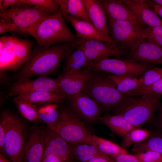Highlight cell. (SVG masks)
<instances>
[{"instance_id":"18","label":"cell","mask_w":162,"mask_h":162,"mask_svg":"<svg viewBox=\"0 0 162 162\" xmlns=\"http://www.w3.org/2000/svg\"><path fill=\"white\" fill-rule=\"evenodd\" d=\"M107 16V19L116 20L135 22L141 26H146L139 18L124 6L121 0H99Z\"/></svg>"},{"instance_id":"38","label":"cell","mask_w":162,"mask_h":162,"mask_svg":"<svg viewBox=\"0 0 162 162\" xmlns=\"http://www.w3.org/2000/svg\"><path fill=\"white\" fill-rule=\"evenodd\" d=\"M114 162H140L134 154L127 153L122 154L112 157Z\"/></svg>"},{"instance_id":"44","label":"cell","mask_w":162,"mask_h":162,"mask_svg":"<svg viewBox=\"0 0 162 162\" xmlns=\"http://www.w3.org/2000/svg\"><path fill=\"white\" fill-rule=\"evenodd\" d=\"M147 1L153 11L162 18V7L157 5L152 0Z\"/></svg>"},{"instance_id":"8","label":"cell","mask_w":162,"mask_h":162,"mask_svg":"<svg viewBox=\"0 0 162 162\" xmlns=\"http://www.w3.org/2000/svg\"><path fill=\"white\" fill-rule=\"evenodd\" d=\"M136 97L115 114L119 115L136 128L151 121L162 99V94Z\"/></svg>"},{"instance_id":"21","label":"cell","mask_w":162,"mask_h":162,"mask_svg":"<svg viewBox=\"0 0 162 162\" xmlns=\"http://www.w3.org/2000/svg\"><path fill=\"white\" fill-rule=\"evenodd\" d=\"M68 21L74 29L76 32V37L93 39L103 42L112 43L111 40L100 34L92 24L74 19L70 16Z\"/></svg>"},{"instance_id":"24","label":"cell","mask_w":162,"mask_h":162,"mask_svg":"<svg viewBox=\"0 0 162 162\" xmlns=\"http://www.w3.org/2000/svg\"><path fill=\"white\" fill-rule=\"evenodd\" d=\"M99 120L106 125L112 132L123 137L131 130L137 128L119 115L107 114L100 117Z\"/></svg>"},{"instance_id":"40","label":"cell","mask_w":162,"mask_h":162,"mask_svg":"<svg viewBox=\"0 0 162 162\" xmlns=\"http://www.w3.org/2000/svg\"><path fill=\"white\" fill-rule=\"evenodd\" d=\"M20 3V0H0V11L6 10Z\"/></svg>"},{"instance_id":"13","label":"cell","mask_w":162,"mask_h":162,"mask_svg":"<svg viewBox=\"0 0 162 162\" xmlns=\"http://www.w3.org/2000/svg\"><path fill=\"white\" fill-rule=\"evenodd\" d=\"M42 136L44 147L42 160L49 156L56 155L74 161L71 145L58 134L49 128L42 131Z\"/></svg>"},{"instance_id":"30","label":"cell","mask_w":162,"mask_h":162,"mask_svg":"<svg viewBox=\"0 0 162 162\" xmlns=\"http://www.w3.org/2000/svg\"><path fill=\"white\" fill-rule=\"evenodd\" d=\"M150 136L149 131L145 129L135 128L123 137L122 146L124 149L140 142Z\"/></svg>"},{"instance_id":"12","label":"cell","mask_w":162,"mask_h":162,"mask_svg":"<svg viewBox=\"0 0 162 162\" xmlns=\"http://www.w3.org/2000/svg\"><path fill=\"white\" fill-rule=\"evenodd\" d=\"M0 63H11L15 58H22L25 55L29 56L31 50L32 42L15 37H0Z\"/></svg>"},{"instance_id":"46","label":"cell","mask_w":162,"mask_h":162,"mask_svg":"<svg viewBox=\"0 0 162 162\" xmlns=\"http://www.w3.org/2000/svg\"><path fill=\"white\" fill-rule=\"evenodd\" d=\"M158 108H159V119L162 127V100L160 102Z\"/></svg>"},{"instance_id":"6","label":"cell","mask_w":162,"mask_h":162,"mask_svg":"<svg viewBox=\"0 0 162 162\" xmlns=\"http://www.w3.org/2000/svg\"><path fill=\"white\" fill-rule=\"evenodd\" d=\"M109 36L115 48L122 55L127 54L145 38L142 27L128 20L107 19Z\"/></svg>"},{"instance_id":"7","label":"cell","mask_w":162,"mask_h":162,"mask_svg":"<svg viewBox=\"0 0 162 162\" xmlns=\"http://www.w3.org/2000/svg\"><path fill=\"white\" fill-rule=\"evenodd\" d=\"M49 16L41 9L21 2L6 10L0 11V18L12 26L15 32L28 34Z\"/></svg>"},{"instance_id":"1","label":"cell","mask_w":162,"mask_h":162,"mask_svg":"<svg viewBox=\"0 0 162 162\" xmlns=\"http://www.w3.org/2000/svg\"><path fill=\"white\" fill-rule=\"evenodd\" d=\"M74 41L59 43L48 47H34L20 70L13 77L15 82H23L33 76H46L54 73Z\"/></svg>"},{"instance_id":"36","label":"cell","mask_w":162,"mask_h":162,"mask_svg":"<svg viewBox=\"0 0 162 162\" xmlns=\"http://www.w3.org/2000/svg\"><path fill=\"white\" fill-rule=\"evenodd\" d=\"M151 93L162 94V77L151 85L130 91L129 94L136 96Z\"/></svg>"},{"instance_id":"9","label":"cell","mask_w":162,"mask_h":162,"mask_svg":"<svg viewBox=\"0 0 162 162\" xmlns=\"http://www.w3.org/2000/svg\"><path fill=\"white\" fill-rule=\"evenodd\" d=\"M153 66L131 59L122 60L103 58L91 62L86 67L94 72H105L139 79Z\"/></svg>"},{"instance_id":"4","label":"cell","mask_w":162,"mask_h":162,"mask_svg":"<svg viewBox=\"0 0 162 162\" xmlns=\"http://www.w3.org/2000/svg\"><path fill=\"white\" fill-rule=\"evenodd\" d=\"M47 125L49 128L71 145L82 143L92 144V135L90 131L83 122L66 108L61 109L57 119Z\"/></svg>"},{"instance_id":"19","label":"cell","mask_w":162,"mask_h":162,"mask_svg":"<svg viewBox=\"0 0 162 162\" xmlns=\"http://www.w3.org/2000/svg\"><path fill=\"white\" fill-rule=\"evenodd\" d=\"M92 23L102 35L111 40L106 13L99 0H82Z\"/></svg>"},{"instance_id":"15","label":"cell","mask_w":162,"mask_h":162,"mask_svg":"<svg viewBox=\"0 0 162 162\" xmlns=\"http://www.w3.org/2000/svg\"><path fill=\"white\" fill-rule=\"evenodd\" d=\"M73 110L85 120L93 122L99 120L101 109L97 103L80 92L67 96Z\"/></svg>"},{"instance_id":"5","label":"cell","mask_w":162,"mask_h":162,"mask_svg":"<svg viewBox=\"0 0 162 162\" xmlns=\"http://www.w3.org/2000/svg\"><path fill=\"white\" fill-rule=\"evenodd\" d=\"M0 123L5 130V155L11 162H25L24 134L22 124L16 116L8 111L2 112Z\"/></svg>"},{"instance_id":"2","label":"cell","mask_w":162,"mask_h":162,"mask_svg":"<svg viewBox=\"0 0 162 162\" xmlns=\"http://www.w3.org/2000/svg\"><path fill=\"white\" fill-rule=\"evenodd\" d=\"M81 92L95 101L101 111H112L114 114L136 97L119 92L103 74L93 71Z\"/></svg>"},{"instance_id":"33","label":"cell","mask_w":162,"mask_h":162,"mask_svg":"<svg viewBox=\"0 0 162 162\" xmlns=\"http://www.w3.org/2000/svg\"><path fill=\"white\" fill-rule=\"evenodd\" d=\"M20 2L33 5L50 16L56 14L60 11L59 6L56 0H20Z\"/></svg>"},{"instance_id":"11","label":"cell","mask_w":162,"mask_h":162,"mask_svg":"<svg viewBox=\"0 0 162 162\" xmlns=\"http://www.w3.org/2000/svg\"><path fill=\"white\" fill-rule=\"evenodd\" d=\"M74 42V47L81 50L90 62L99 58L122 55L111 43L77 37Z\"/></svg>"},{"instance_id":"48","label":"cell","mask_w":162,"mask_h":162,"mask_svg":"<svg viewBox=\"0 0 162 162\" xmlns=\"http://www.w3.org/2000/svg\"><path fill=\"white\" fill-rule=\"evenodd\" d=\"M152 1L157 5L162 7V0H152Z\"/></svg>"},{"instance_id":"23","label":"cell","mask_w":162,"mask_h":162,"mask_svg":"<svg viewBox=\"0 0 162 162\" xmlns=\"http://www.w3.org/2000/svg\"><path fill=\"white\" fill-rule=\"evenodd\" d=\"M63 59L64 65L63 73L77 71L86 67L90 63L84 52L74 46L68 51Z\"/></svg>"},{"instance_id":"26","label":"cell","mask_w":162,"mask_h":162,"mask_svg":"<svg viewBox=\"0 0 162 162\" xmlns=\"http://www.w3.org/2000/svg\"><path fill=\"white\" fill-rule=\"evenodd\" d=\"M118 91L125 93L140 88L139 79L124 75L103 74Z\"/></svg>"},{"instance_id":"22","label":"cell","mask_w":162,"mask_h":162,"mask_svg":"<svg viewBox=\"0 0 162 162\" xmlns=\"http://www.w3.org/2000/svg\"><path fill=\"white\" fill-rule=\"evenodd\" d=\"M18 96L34 105L59 103L62 102L67 98V96L64 93L49 91L33 92Z\"/></svg>"},{"instance_id":"25","label":"cell","mask_w":162,"mask_h":162,"mask_svg":"<svg viewBox=\"0 0 162 162\" xmlns=\"http://www.w3.org/2000/svg\"><path fill=\"white\" fill-rule=\"evenodd\" d=\"M71 146L72 157L74 161L85 162L88 160L97 157L112 159L101 152L91 144L82 143L72 145Z\"/></svg>"},{"instance_id":"20","label":"cell","mask_w":162,"mask_h":162,"mask_svg":"<svg viewBox=\"0 0 162 162\" xmlns=\"http://www.w3.org/2000/svg\"><path fill=\"white\" fill-rule=\"evenodd\" d=\"M44 153L42 131L37 129L31 134L25 145V162H42Z\"/></svg>"},{"instance_id":"47","label":"cell","mask_w":162,"mask_h":162,"mask_svg":"<svg viewBox=\"0 0 162 162\" xmlns=\"http://www.w3.org/2000/svg\"><path fill=\"white\" fill-rule=\"evenodd\" d=\"M0 162H11L8 160L5 156L1 154H0Z\"/></svg>"},{"instance_id":"39","label":"cell","mask_w":162,"mask_h":162,"mask_svg":"<svg viewBox=\"0 0 162 162\" xmlns=\"http://www.w3.org/2000/svg\"><path fill=\"white\" fill-rule=\"evenodd\" d=\"M59 5L60 10L63 18L68 22V19L69 15L68 11V0H56Z\"/></svg>"},{"instance_id":"35","label":"cell","mask_w":162,"mask_h":162,"mask_svg":"<svg viewBox=\"0 0 162 162\" xmlns=\"http://www.w3.org/2000/svg\"><path fill=\"white\" fill-rule=\"evenodd\" d=\"M162 77V67L153 68L139 79L140 88L149 86Z\"/></svg>"},{"instance_id":"45","label":"cell","mask_w":162,"mask_h":162,"mask_svg":"<svg viewBox=\"0 0 162 162\" xmlns=\"http://www.w3.org/2000/svg\"><path fill=\"white\" fill-rule=\"evenodd\" d=\"M85 162H114L112 159L102 157H97L88 160Z\"/></svg>"},{"instance_id":"17","label":"cell","mask_w":162,"mask_h":162,"mask_svg":"<svg viewBox=\"0 0 162 162\" xmlns=\"http://www.w3.org/2000/svg\"><path fill=\"white\" fill-rule=\"evenodd\" d=\"M121 1L146 26H162V19L153 11L147 0H121Z\"/></svg>"},{"instance_id":"10","label":"cell","mask_w":162,"mask_h":162,"mask_svg":"<svg viewBox=\"0 0 162 162\" xmlns=\"http://www.w3.org/2000/svg\"><path fill=\"white\" fill-rule=\"evenodd\" d=\"M40 91L63 93L61 88L58 77L53 78L44 76H40L35 80L30 79L23 82H15L10 88L8 95L14 97Z\"/></svg>"},{"instance_id":"31","label":"cell","mask_w":162,"mask_h":162,"mask_svg":"<svg viewBox=\"0 0 162 162\" xmlns=\"http://www.w3.org/2000/svg\"><path fill=\"white\" fill-rule=\"evenodd\" d=\"M68 7L70 16L74 19L92 23L82 0H68Z\"/></svg>"},{"instance_id":"43","label":"cell","mask_w":162,"mask_h":162,"mask_svg":"<svg viewBox=\"0 0 162 162\" xmlns=\"http://www.w3.org/2000/svg\"><path fill=\"white\" fill-rule=\"evenodd\" d=\"M69 160L73 161L56 155H51L43 160L42 162H65Z\"/></svg>"},{"instance_id":"49","label":"cell","mask_w":162,"mask_h":162,"mask_svg":"<svg viewBox=\"0 0 162 162\" xmlns=\"http://www.w3.org/2000/svg\"><path fill=\"white\" fill-rule=\"evenodd\" d=\"M65 162H74V161L72 160H69Z\"/></svg>"},{"instance_id":"41","label":"cell","mask_w":162,"mask_h":162,"mask_svg":"<svg viewBox=\"0 0 162 162\" xmlns=\"http://www.w3.org/2000/svg\"><path fill=\"white\" fill-rule=\"evenodd\" d=\"M10 31L15 32L13 26L4 20L0 18V34Z\"/></svg>"},{"instance_id":"37","label":"cell","mask_w":162,"mask_h":162,"mask_svg":"<svg viewBox=\"0 0 162 162\" xmlns=\"http://www.w3.org/2000/svg\"><path fill=\"white\" fill-rule=\"evenodd\" d=\"M140 162H162V154L153 151L137 152L135 154Z\"/></svg>"},{"instance_id":"42","label":"cell","mask_w":162,"mask_h":162,"mask_svg":"<svg viewBox=\"0 0 162 162\" xmlns=\"http://www.w3.org/2000/svg\"><path fill=\"white\" fill-rule=\"evenodd\" d=\"M5 136V130L2 124L0 123V153L5 156L4 142Z\"/></svg>"},{"instance_id":"16","label":"cell","mask_w":162,"mask_h":162,"mask_svg":"<svg viewBox=\"0 0 162 162\" xmlns=\"http://www.w3.org/2000/svg\"><path fill=\"white\" fill-rule=\"evenodd\" d=\"M92 72V70L84 67L74 72L62 73L58 77L63 92L68 96L81 92Z\"/></svg>"},{"instance_id":"14","label":"cell","mask_w":162,"mask_h":162,"mask_svg":"<svg viewBox=\"0 0 162 162\" xmlns=\"http://www.w3.org/2000/svg\"><path fill=\"white\" fill-rule=\"evenodd\" d=\"M127 55L130 59L143 64L153 66L162 64V48L151 43L145 37Z\"/></svg>"},{"instance_id":"34","label":"cell","mask_w":162,"mask_h":162,"mask_svg":"<svg viewBox=\"0 0 162 162\" xmlns=\"http://www.w3.org/2000/svg\"><path fill=\"white\" fill-rule=\"evenodd\" d=\"M145 37L149 41L162 48V26L142 27Z\"/></svg>"},{"instance_id":"32","label":"cell","mask_w":162,"mask_h":162,"mask_svg":"<svg viewBox=\"0 0 162 162\" xmlns=\"http://www.w3.org/2000/svg\"><path fill=\"white\" fill-rule=\"evenodd\" d=\"M58 108L57 105L53 104H44L39 107L38 109V111L40 121L47 124L55 122L60 113Z\"/></svg>"},{"instance_id":"28","label":"cell","mask_w":162,"mask_h":162,"mask_svg":"<svg viewBox=\"0 0 162 162\" xmlns=\"http://www.w3.org/2000/svg\"><path fill=\"white\" fill-rule=\"evenodd\" d=\"M13 101L21 115L30 121H40L38 109L34 105L25 100L18 96L14 97Z\"/></svg>"},{"instance_id":"29","label":"cell","mask_w":162,"mask_h":162,"mask_svg":"<svg viewBox=\"0 0 162 162\" xmlns=\"http://www.w3.org/2000/svg\"><path fill=\"white\" fill-rule=\"evenodd\" d=\"M132 151L136 153L153 151L162 154V137L150 136L143 141L134 145Z\"/></svg>"},{"instance_id":"3","label":"cell","mask_w":162,"mask_h":162,"mask_svg":"<svg viewBox=\"0 0 162 162\" xmlns=\"http://www.w3.org/2000/svg\"><path fill=\"white\" fill-rule=\"evenodd\" d=\"M28 34L35 40L36 46L40 47L73 42L76 38L67 26L60 10L56 14L46 17Z\"/></svg>"},{"instance_id":"27","label":"cell","mask_w":162,"mask_h":162,"mask_svg":"<svg viewBox=\"0 0 162 162\" xmlns=\"http://www.w3.org/2000/svg\"><path fill=\"white\" fill-rule=\"evenodd\" d=\"M91 144L101 152L110 157L128 153L127 149L118 144L95 135L92 136Z\"/></svg>"}]
</instances>
